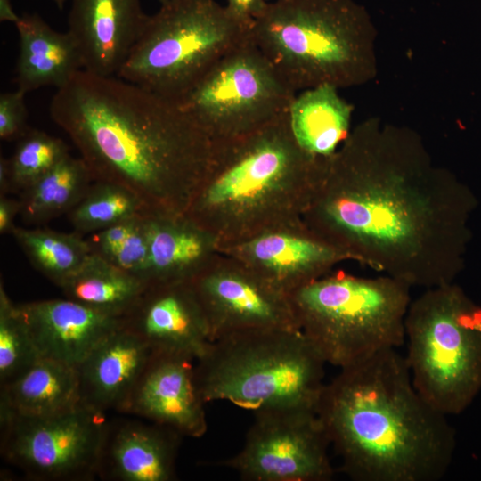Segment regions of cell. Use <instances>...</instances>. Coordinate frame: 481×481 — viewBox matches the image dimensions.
I'll return each instance as SVG.
<instances>
[{
	"label": "cell",
	"instance_id": "6da1fadb",
	"mask_svg": "<svg viewBox=\"0 0 481 481\" xmlns=\"http://www.w3.org/2000/svg\"><path fill=\"white\" fill-rule=\"evenodd\" d=\"M476 206L415 132L371 119L328 157L302 219L354 261L428 289L462 270Z\"/></svg>",
	"mask_w": 481,
	"mask_h": 481
},
{
	"label": "cell",
	"instance_id": "7a4b0ae2",
	"mask_svg": "<svg viewBox=\"0 0 481 481\" xmlns=\"http://www.w3.org/2000/svg\"><path fill=\"white\" fill-rule=\"evenodd\" d=\"M50 115L94 181L126 187L149 216L185 214L214 143L179 102L117 76L81 69L57 89Z\"/></svg>",
	"mask_w": 481,
	"mask_h": 481
},
{
	"label": "cell",
	"instance_id": "3957f363",
	"mask_svg": "<svg viewBox=\"0 0 481 481\" xmlns=\"http://www.w3.org/2000/svg\"><path fill=\"white\" fill-rule=\"evenodd\" d=\"M317 414L353 480L438 481L452 463L454 428L417 391L396 349L340 369Z\"/></svg>",
	"mask_w": 481,
	"mask_h": 481
},
{
	"label": "cell",
	"instance_id": "277c9868",
	"mask_svg": "<svg viewBox=\"0 0 481 481\" xmlns=\"http://www.w3.org/2000/svg\"><path fill=\"white\" fill-rule=\"evenodd\" d=\"M213 143L208 167L184 216L215 238L218 250L302 218L328 157L300 146L289 113Z\"/></svg>",
	"mask_w": 481,
	"mask_h": 481
},
{
	"label": "cell",
	"instance_id": "5b68a950",
	"mask_svg": "<svg viewBox=\"0 0 481 481\" xmlns=\"http://www.w3.org/2000/svg\"><path fill=\"white\" fill-rule=\"evenodd\" d=\"M251 38L295 91L364 84L377 73L376 30L354 0H277L251 28Z\"/></svg>",
	"mask_w": 481,
	"mask_h": 481
},
{
	"label": "cell",
	"instance_id": "8992f818",
	"mask_svg": "<svg viewBox=\"0 0 481 481\" xmlns=\"http://www.w3.org/2000/svg\"><path fill=\"white\" fill-rule=\"evenodd\" d=\"M194 366L205 403L228 401L256 412H317L325 360L300 330H264L210 342Z\"/></svg>",
	"mask_w": 481,
	"mask_h": 481
},
{
	"label": "cell",
	"instance_id": "52a82bcc",
	"mask_svg": "<svg viewBox=\"0 0 481 481\" xmlns=\"http://www.w3.org/2000/svg\"><path fill=\"white\" fill-rule=\"evenodd\" d=\"M411 286L388 275L328 274L289 294L299 330L339 369L405 340Z\"/></svg>",
	"mask_w": 481,
	"mask_h": 481
},
{
	"label": "cell",
	"instance_id": "ba28073f",
	"mask_svg": "<svg viewBox=\"0 0 481 481\" xmlns=\"http://www.w3.org/2000/svg\"><path fill=\"white\" fill-rule=\"evenodd\" d=\"M404 356L417 391L444 415L463 412L481 389V306L454 282L411 301Z\"/></svg>",
	"mask_w": 481,
	"mask_h": 481
},
{
	"label": "cell",
	"instance_id": "9c48e42d",
	"mask_svg": "<svg viewBox=\"0 0 481 481\" xmlns=\"http://www.w3.org/2000/svg\"><path fill=\"white\" fill-rule=\"evenodd\" d=\"M252 25L216 0H174L148 15L117 77L180 102L222 57L250 39Z\"/></svg>",
	"mask_w": 481,
	"mask_h": 481
},
{
	"label": "cell",
	"instance_id": "30bf717a",
	"mask_svg": "<svg viewBox=\"0 0 481 481\" xmlns=\"http://www.w3.org/2000/svg\"><path fill=\"white\" fill-rule=\"evenodd\" d=\"M296 95L250 37L222 57L179 103L216 143L277 120L289 113Z\"/></svg>",
	"mask_w": 481,
	"mask_h": 481
},
{
	"label": "cell",
	"instance_id": "8fae6325",
	"mask_svg": "<svg viewBox=\"0 0 481 481\" xmlns=\"http://www.w3.org/2000/svg\"><path fill=\"white\" fill-rule=\"evenodd\" d=\"M1 454L33 480L83 481L98 476L109 423L83 404L46 417L0 413Z\"/></svg>",
	"mask_w": 481,
	"mask_h": 481
},
{
	"label": "cell",
	"instance_id": "7c38bea8",
	"mask_svg": "<svg viewBox=\"0 0 481 481\" xmlns=\"http://www.w3.org/2000/svg\"><path fill=\"white\" fill-rule=\"evenodd\" d=\"M241 450L219 462L245 481H329L334 469L325 428L316 412H256Z\"/></svg>",
	"mask_w": 481,
	"mask_h": 481
},
{
	"label": "cell",
	"instance_id": "4fadbf2b",
	"mask_svg": "<svg viewBox=\"0 0 481 481\" xmlns=\"http://www.w3.org/2000/svg\"><path fill=\"white\" fill-rule=\"evenodd\" d=\"M211 342L254 330H299L289 295L238 259L221 253L191 281Z\"/></svg>",
	"mask_w": 481,
	"mask_h": 481
},
{
	"label": "cell",
	"instance_id": "5bb4252c",
	"mask_svg": "<svg viewBox=\"0 0 481 481\" xmlns=\"http://www.w3.org/2000/svg\"><path fill=\"white\" fill-rule=\"evenodd\" d=\"M242 262L286 294L354 261L298 219L219 250Z\"/></svg>",
	"mask_w": 481,
	"mask_h": 481
},
{
	"label": "cell",
	"instance_id": "9a60e30c",
	"mask_svg": "<svg viewBox=\"0 0 481 481\" xmlns=\"http://www.w3.org/2000/svg\"><path fill=\"white\" fill-rule=\"evenodd\" d=\"M124 326L154 352L200 358L211 342L205 311L191 282L147 285Z\"/></svg>",
	"mask_w": 481,
	"mask_h": 481
},
{
	"label": "cell",
	"instance_id": "2e32d148",
	"mask_svg": "<svg viewBox=\"0 0 481 481\" xmlns=\"http://www.w3.org/2000/svg\"><path fill=\"white\" fill-rule=\"evenodd\" d=\"M192 359L155 352L125 413L149 420L181 436L199 438L208 429L205 402L197 388Z\"/></svg>",
	"mask_w": 481,
	"mask_h": 481
},
{
	"label": "cell",
	"instance_id": "e0dca14e",
	"mask_svg": "<svg viewBox=\"0 0 481 481\" xmlns=\"http://www.w3.org/2000/svg\"><path fill=\"white\" fill-rule=\"evenodd\" d=\"M68 32L83 69L117 76L137 41L148 15L140 0H70Z\"/></svg>",
	"mask_w": 481,
	"mask_h": 481
},
{
	"label": "cell",
	"instance_id": "ac0fdd59",
	"mask_svg": "<svg viewBox=\"0 0 481 481\" xmlns=\"http://www.w3.org/2000/svg\"><path fill=\"white\" fill-rule=\"evenodd\" d=\"M40 358L77 368L124 318L92 309L69 298L19 304Z\"/></svg>",
	"mask_w": 481,
	"mask_h": 481
},
{
	"label": "cell",
	"instance_id": "d6986e66",
	"mask_svg": "<svg viewBox=\"0 0 481 481\" xmlns=\"http://www.w3.org/2000/svg\"><path fill=\"white\" fill-rule=\"evenodd\" d=\"M154 353L142 338L123 325L76 368L81 404L104 413H125Z\"/></svg>",
	"mask_w": 481,
	"mask_h": 481
},
{
	"label": "cell",
	"instance_id": "ffe728a7",
	"mask_svg": "<svg viewBox=\"0 0 481 481\" xmlns=\"http://www.w3.org/2000/svg\"><path fill=\"white\" fill-rule=\"evenodd\" d=\"M182 437L156 423L109 425L98 476L118 481L174 480Z\"/></svg>",
	"mask_w": 481,
	"mask_h": 481
},
{
	"label": "cell",
	"instance_id": "44dd1931",
	"mask_svg": "<svg viewBox=\"0 0 481 481\" xmlns=\"http://www.w3.org/2000/svg\"><path fill=\"white\" fill-rule=\"evenodd\" d=\"M20 39L15 68L17 88L25 93L43 86L66 85L83 69L73 38L52 29L37 14L25 13L15 24Z\"/></svg>",
	"mask_w": 481,
	"mask_h": 481
},
{
	"label": "cell",
	"instance_id": "7402d4cb",
	"mask_svg": "<svg viewBox=\"0 0 481 481\" xmlns=\"http://www.w3.org/2000/svg\"><path fill=\"white\" fill-rule=\"evenodd\" d=\"M148 284L189 282L219 253L215 238L183 216L149 217Z\"/></svg>",
	"mask_w": 481,
	"mask_h": 481
},
{
	"label": "cell",
	"instance_id": "603a6c76",
	"mask_svg": "<svg viewBox=\"0 0 481 481\" xmlns=\"http://www.w3.org/2000/svg\"><path fill=\"white\" fill-rule=\"evenodd\" d=\"M81 404L75 367L46 358L1 386L0 413L46 417Z\"/></svg>",
	"mask_w": 481,
	"mask_h": 481
},
{
	"label": "cell",
	"instance_id": "cb8c5ba5",
	"mask_svg": "<svg viewBox=\"0 0 481 481\" xmlns=\"http://www.w3.org/2000/svg\"><path fill=\"white\" fill-rule=\"evenodd\" d=\"M330 85H321L296 95L289 115L292 132L308 152L330 157L350 134L353 107Z\"/></svg>",
	"mask_w": 481,
	"mask_h": 481
},
{
	"label": "cell",
	"instance_id": "d4e9b609",
	"mask_svg": "<svg viewBox=\"0 0 481 481\" xmlns=\"http://www.w3.org/2000/svg\"><path fill=\"white\" fill-rule=\"evenodd\" d=\"M146 287L140 279L94 253L60 286L67 298L121 318L133 309Z\"/></svg>",
	"mask_w": 481,
	"mask_h": 481
},
{
	"label": "cell",
	"instance_id": "484cf974",
	"mask_svg": "<svg viewBox=\"0 0 481 481\" xmlns=\"http://www.w3.org/2000/svg\"><path fill=\"white\" fill-rule=\"evenodd\" d=\"M94 182L79 158L70 154L20 193V216L29 224H39L69 213Z\"/></svg>",
	"mask_w": 481,
	"mask_h": 481
},
{
	"label": "cell",
	"instance_id": "4316f807",
	"mask_svg": "<svg viewBox=\"0 0 481 481\" xmlns=\"http://www.w3.org/2000/svg\"><path fill=\"white\" fill-rule=\"evenodd\" d=\"M30 264L57 286L77 273L92 254L77 232L16 227L12 234Z\"/></svg>",
	"mask_w": 481,
	"mask_h": 481
},
{
	"label": "cell",
	"instance_id": "83f0119b",
	"mask_svg": "<svg viewBox=\"0 0 481 481\" xmlns=\"http://www.w3.org/2000/svg\"><path fill=\"white\" fill-rule=\"evenodd\" d=\"M68 214L75 232L81 235L99 232L140 214L146 215L135 193L122 185L102 181H94Z\"/></svg>",
	"mask_w": 481,
	"mask_h": 481
},
{
	"label": "cell",
	"instance_id": "f1b7e54d",
	"mask_svg": "<svg viewBox=\"0 0 481 481\" xmlns=\"http://www.w3.org/2000/svg\"><path fill=\"white\" fill-rule=\"evenodd\" d=\"M40 356L18 304L0 284V382L4 386L20 377Z\"/></svg>",
	"mask_w": 481,
	"mask_h": 481
},
{
	"label": "cell",
	"instance_id": "f546056e",
	"mask_svg": "<svg viewBox=\"0 0 481 481\" xmlns=\"http://www.w3.org/2000/svg\"><path fill=\"white\" fill-rule=\"evenodd\" d=\"M68 155L69 147L61 139L29 128L9 158L12 192H24Z\"/></svg>",
	"mask_w": 481,
	"mask_h": 481
},
{
	"label": "cell",
	"instance_id": "4dcf8cb0",
	"mask_svg": "<svg viewBox=\"0 0 481 481\" xmlns=\"http://www.w3.org/2000/svg\"><path fill=\"white\" fill-rule=\"evenodd\" d=\"M149 217L147 215L140 216L126 236L99 255L146 284L150 269Z\"/></svg>",
	"mask_w": 481,
	"mask_h": 481
},
{
	"label": "cell",
	"instance_id": "1f68e13d",
	"mask_svg": "<svg viewBox=\"0 0 481 481\" xmlns=\"http://www.w3.org/2000/svg\"><path fill=\"white\" fill-rule=\"evenodd\" d=\"M27 93L20 89L0 95V138L2 141H18L29 130Z\"/></svg>",
	"mask_w": 481,
	"mask_h": 481
},
{
	"label": "cell",
	"instance_id": "d6a6232c",
	"mask_svg": "<svg viewBox=\"0 0 481 481\" xmlns=\"http://www.w3.org/2000/svg\"><path fill=\"white\" fill-rule=\"evenodd\" d=\"M268 3L267 0H227L226 7L240 20L252 24Z\"/></svg>",
	"mask_w": 481,
	"mask_h": 481
},
{
	"label": "cell",
	"instance_id": "836d02e7",
	"mask_svg": "<svg viewBox=\"0 0 481 481\" xmlns=\"http://www.w3.org/2000/svg\"><path fill=\"white\" fill-rule=\"evenodd\" d=\"M20 213V199H12L7 195H0V233L12 234L17 227L14 220Z\"/></svg>",
	"mask_w": 481,
	"mask_h": 481
},
{
	"label": "cell",
	"instance_id": "e575fe53",
	"mask_svg": "<svg viewBox=\"0 0 481 481\" xmlns=\"http://www.w3.org/2000/svg\"><path fill=\"white\" fill-rule=\"evenodd\" d=\"M12 192V175L9 159L0 157V195Z\"/></svg>",
	"mask_w": 481,
	"mask_h": 481
},
{
	"label": "cell",
	"instance_id": "d590c367",
	"mask_svg": "<svg viewBox=\"0 0 481 481\" xmlns=\"http://www.w3.org/2000/svg\"><path fill=\"white\" fill-rule=\"evenodd\" d=\"M20 19L13 10L11 0H0V21L16 24Z\"/></svg>",
	"mask_w": 481,
	"mask_h": 481
},
{
	"label": "cell",
	"instance_id": "8d00e7d4",
	"mask_svg": "<svg viewBox=\"0 0 481 481\" xmlns=\"http://www.w3.org/2000/svg\"><path fill=\"white\" fill-rule=\"evenodd\" d=\"M53 1L57 4L59 9H62L66 2L69 0H53Z\"/></svg>",
	"mask_w": 481,
	"mask_h": 481
},
{
	"label": "cell",
	"instance_id": "74e56055",
	"mask_svg": "<svg viewBox=\"0 0 481 481\" xmlns=\"http://www.w3.org/2000/svg\"><path fill=\"white\" fill-rule=\"evenodd\" d=\"M174 0H159L161 5L167 4Z\"/></svg>",
	"mask_w": 481,
	"mask_h": 481
},
{
	"label": "cell",
	"instance_id": "f35d334b",
	"mask_svg": "<svg viewBox=\"0 0 481 481\" xmlns=\"http://www.w3.org/2000/svg\"><path fill=\"white\" fill-rule=\"evenodd\" d=\"M274 1H277V0H274Z\"/></svg>",
	"mask_w": 481,
	"mask_h": 481
}]
</instances>
